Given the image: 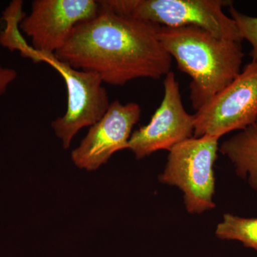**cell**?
I'll return each instance as SVG.
<instances>
[{
    "mask_svg": "<svg viewBox=\"0 0 257 257\" xmlns=\"http://www.w3.org/2000/svg\"><path fill=\"white\" fill-rule=\"evenodd\" d=\"M160 27L101 8L95 18L76 25L54 55L74 69L97 74L111 85L159 79L171 72L172 63L159 39Z\"/></svg>",
    "mask_w": 257,
    "mask_h": 257,
    "instance_id": "6da1fadb",
    "label": "cell"
},
{
    "mask_svg": "<svg viewBox=\"0 0 257 257\" xmlns=\"http://www.w3.org/2000/svg\"><path fill=\"white\" fill-rule=\"evenodd\" d=\"M158 37L178 68L192 79L190 99L196 111L241 73V42L219 38L194 26L160 27Z\"/></svg>",
    "mask_w": 257,
    "mask_h": 257,
    "instance_id": "7a4b0ae2",
    "label": "cell"
},
{
    "mask_svg": "<svg viewBox=\"0 0 257 257\" xmlns=\"http://www.w3.org/2000/svg\"><path fill=\"white\" fill-rule=\"evenodd\" d=\"M101 8L165 28L194 26L225 40L242 41L224 0H103Z\"/></svg>",
    "mask_w": 257,
    "mask_h": 257,
    "instance_id": "3957f363",
    "label": "cell"
},
{
    "mask_svg": "<svg viewBox=\"0 0 257 257\" xmlns=\"http://www.w3.org/2000/svg\"><path fill=\"white\" fill-rule=\"evenodd\" d=\"M219 139L192 138L176 145L170 150L160 176L161 182L176 186L184 192V204L191 214H200L215 207L214 165Z\"/></svg>",
    "mask_w": 257,
    "mask_h": 257,
    "instance_id": "277c9868",
    "label": "cell"
},
{
    "mask_svg": "<svg viewBox=\"0 0 257 257\" xmlns=\"http://www.w3.org/2000/svg\"><path fill=\"white\" fill-rule=\"evenodd\" d=\"M35 62L50 64L65 82L67 110L52 121V127L64 148L68 149L79 131L92 126L104 116L110 105L109 95L101 77L94 72L74 69L54 55L36 52Z\"/></svg>",
    "mask_w": 257,
    "mask_h": 257,
    "instance_id": "5b68a950",
    "label": "cell"
},
{
    "mask_svg": "<svg viewBox=\"0 0 257 257\" xmlns=\"http://www.w3.org/2000/svg\"><path fill=\"white\" fill-rule=\"evenodd\" d=\"M257 121V62L251 61L238 77L194 114V138H220Z\"/></svg>",
    "mask_w": 257,
    "mask_h": 257,
    "instance_id": "8992f818",
    "label": "cell"
},
{
    "mask_svg": "<svg viewBox=\"0 0 257 257\" xmlns=\"http://www.w3.org/2000/svg\"><path fill=\"white\" fill-rule=\"evenodd\" d=\"M101 11L95 0H35L20 28L40 54L55 55L78 24L95 18Z\"/></svg>",
    "mask_w": 257,
    "mask_h": 257,
    "instance_id": "52a82bcc",
    "label": "cell"
},
{
    "mask_svg": "<svg viewBox=\"0 0 257 257\" xmlns=\"http://www.w3.org/2000/svg\"><path fill=\"white\" fill-rule=\"evenodd\" d=\"M165 94L149 124L132 134L128 149L137 159H143L161 150L169 152L176 145L193 138L194 114L184 108L178 81L173 72L164 81Z\"/></svg>",
    "mask_w": 257,
    "mask_h": 257,
    "instance_id": "ba28073f",
    "label": "cell"
},
{
    "mask_svg": "<svg viewBox=\"0 0 257 257\" xmlns=\"http://www.w3.org/2000/svg\"><path fill=\"white\" fill-rule=\"evenodd\" d=\"M141 114L137 103L111 102L104 116L90 126L87 136L72 151L74 165L82 170H96L116 152L128 149L132 131Z\"/></svg>",
    "mask_w": 257,
    "mask_h": 257,
    "instance_id": "9c48e42d",
    "label": "cell"
},
{
    "mask_svg": "<svg viewBox=\"0 0 257 257\" xmlns=\"http://www.w3.org/2000/svg\"><path fill=\"white\" fill-rule=\"evenodd\" d=\"M219 151L232 162L239 177L248 175V183L257 190V121L223 143Z\"/></svg>",
    "mask_w": 257,
    "mask_h": 257,
    "instance_id": "30bf717a",
    "label": "cell"
},
{
    "mask_svg": "<svg viewBox=\"0 0 257 257\" xmlns=\"http://www.w3.org/2000/svg\"><path fill=\"white\" fill-rule=\"evenodd\" d=\"M216 235L221 239L236 240L257 251V218L224 214L217 225Z\"/></svg>",
    "mask_w": 257,
    "mask_h": 257,
    "instance_id": "8fae6325",
    "label": "cell"
},
{
    "mask_svg": "<svg viewBox=\"0 0 257 257\" xmlns=\"http://www.w3.org/2000/svg\"><path fill=\"white\" fill-rule=\"evenodd\" d=\"M231 18L236 23L241 40H246L252 47L249 53L252 61L257 62V18L239 13L232 4L229 6Z\"/></svg>",
    "mask_w": 257,
    "mask_h": 257,
    "instance_id": "7c38bea8",
    "label": "cell"
},
{
    "mask_svg": "<svg viewBox=\"0 0 257 257\" xmlns=\"http://www.w3.org/2000/svg\"><path fill=\"white\" fill-rule=\"evenodd\" d=\"M18 77V72L14 69L0 66V98Z\"/></svg>",
    "mask_w": 257,
    "mask_h": 257,
    "instance_id": "4fadbf2b",
    "label": "cell"
}]
</instances>
